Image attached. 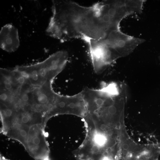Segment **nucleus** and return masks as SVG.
<instances>
[{
	"label": "nucleus",
	"instance_id": "obj_1",
	"mask_svg": "<svg viewBox=\"0 0 160 160\" xmlns=\"http://www.w3.org/2000/svg\"><path fill=\"white\" fill-rule=\"evenodd\" d=\"M51 30L61 42L80 38L87 42L105 38L118 29V22L108 0L85 7L69 0H56L52 8Z\"/></svg>",
	"mask_w": 160,
	"mask_h": 160
},
{
	"label": "nucleus",
	"instance_id": "obj_2",
	"mask_svg": "<svg viewBox=\"0 0 160 160\" xmlns=\"http://www.w3.org/2000/svg\"><path fill=\"white\" fill-rule=\"evenodd\" d=\"M105 44L114 50L120 57L131 53L145 40L124 34L120 29L111 32L102 40Z\"/></svg>",
	"mask_w": 160,
	"mask_h": 160
},
{
	"label": "nucleus",
	"instance_id": "obj_3",
	"mask_svg": "<svg viewBox=\"0 0 160 160\" xmlns=\"http://www.w3.org/2000/svg\"><path fill=\"white\" fill-rule=\"evenodd\" d=\"M45 128L42 125L30 127L25 149L33 158L37 160L46 159L49 148L45 138Z\"/></svg>",
	"mask_w": 160,
	"mask_h": 160
},
{
	"label": "nucleus",
	"instance_id": "obj_4",
	"mask_svg": "<svg viewBox=\"0 0 160 160\" xmlns=\"http://www.w3.org/2000/svg\"><path fill=\"white\" fill-rule=\"evenodd\" d=\"M20 45L18 29L11 24L3 26L0 32L1 48L7 52H14L18 49Z\"/></svg>",
	"mask_w": 160,
	"mask_h": 160
},
{
	"label": "nucleus",
	"instance_id": "obj_5",
	"mask_svg": "<svg viewBox=\"0 0 160 160\" xmlns=\"http://www.w3.org/2000/svg\"><path fill=\"white\" fill-rule=\"evenodd\" d=\"M30 128L16 123L10 128L6 136L18 141L25 149Z\"/></svg>",
	"mask_w": 160,
	"mask_h": 160
},
{
	"label": "nucleus",
	"instance_id": "obj_6",
	"mask_svg": "<svg viewBox=\"0 0 160 160\" xmlns=\"http://www.w3.org/2000/svg\"><path fill=\"white\" fill-rule=\"evenodd\" d=\"M100 149L99 147L97 145H95L92 148V150L94 153H97L99 152Z\"/></svg>",
	"mask_w": 160,
	"mask_h": 160
},
{
	"label": "nucleus",
	"instance_id": "obj_7",
	"mask_svg": "<svg viewBox=\"0 0 160 160\" xmlns=\"http://www.w3.org/2000/svg\"><path fill=\"white\" fill-rule=\"evenodd\" d=\"M107 133L108 135L111 136L113 135V132L112 130H110L107 131Z\"/></svg>",
	"mask_w": 160,
	"mask_h": 160
},
{
	"label": "nucleus",
	"instance_id": "obj_8",
	"mask_svg": "<svg viewBox=\"0 0 160 160\" xmlns=\"http://www.w3.org/2000/svg\"><path fill=\"white\" fill-rule=\"evenodd\" d=\"M106 128V125L104 124H102L101 126H100V128L101 130H105Z\"/></svg>",
	"mask_w": 160,
	"mask_h": 160
},
{
	"label": "nucleus",
	"instance_id": "obj_9",
	"mask_svg": "<svg viewBox=\"0 0 160 160\" xmlns=\"http://www.w3.org/2000/svg\"><path fill=\"white\" fill-rule=\"evenodd\" d=\"M47 160V159H46V160Z\"/></svg>",
	"mask_w": 160,
	"mask_h": 160
},
{
	"label": "nucleus",
	"instance_id": "obj_10",
	"mask_svg": "<svg viewBox=\"0 0 160 160\" xmlns=\"http://www.w3.org/2000/svg\"></svg>",
	"mask_w": 160,
	"mask_h": 160
}]
</instances>
